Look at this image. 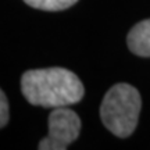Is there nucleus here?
I'll use <instances>...</instances> for the list:
<instances>
[{
    "label": "nucleus",
    "mask_w": 150,
    "mask_h": 150,
    "mask_svg": "<svg viewBox=\"0 0 150 150\" xmlns=\"http://www.w3.org/2000/svg\"><path fill=\"white\" fill-rule=\"evenodd\" d=\"M21 92L33 106L57 108L81 102L85 95V88L72 71L53 67L24 72Z\"/></svg>",
    "instance_id": "1"
},
{
    "label": "nucleus",
    "mask_w": 150,
    "mask_h": 150,
    "mask_svg": "<svg viewBox=\"0 0 150 150\" xmlns=\"http://www.w3.org/2000/svg\"><path fill=\"white\" fill-rule=\"evenodd\" d=\"M142 99L138 89L128 83H117L108 89L100 106L104 127L118 138H128L138 125Z\"/></svg>",
    "instance_id": "2"
},
{
    "label": "nucleus",
    "mask_w": 150,
    "mask_h": 150,
    "mask_svg": "<svg viewBox=\"0 0 150 150\" xmlns=\"http://www.w3.org/2000/svg\"><path fill=\"white\" fill-rule=\"evenodd\" d=\"M81 120L78 114L67 107H57L49 115V134L39 142L40 150H65L78 136Z\"/></svg>",
    "instance_id": "3"
},
{
    "label": "nucleus",
    "mask_w": 150,
    "mask_h": 150,
    "mask_svg": "<svg viewBox=\"0 0 150 150\" xmlns=\"http://www.w3.org/2000/svg\"><path fill=\"white\" fill-rule=\"evenodd\" d=\"M129 50L140 57H150V20L138 22L127 36Z\"/></svg>",
    "instance_id": "4"
},
{
    "label": "nucleus",
    "mask_w": 150,
    "mask_h": 150,
    "mask_svg": "<svg viewBox=\"0 0 150 150\" xmlns=\"http://www.w3.org/2000/svg\"><path fill=\"white\" fill-rule=\"evenodd\" d=\"M28 6L43 11H61L74 6L78 0H24Z\"/></svg>",
    "instance_id": "5"
},
{
    "label": "nucleus",
    "mask_w": 150,
    "mask_h": 150,
    "mask_svg": "<svg viewBox=\"0 0 150 150\" xmlns=\"http://www.w3.org/2000/svg\"><path fill=\"white\" fill-rule=\"evenodd\" d=\"M10 118V108H8V102L4 92L0 89V128H3L6 124L8 122Z\"/></svg>",
    "instance_id": "6"
}]
</instances>
